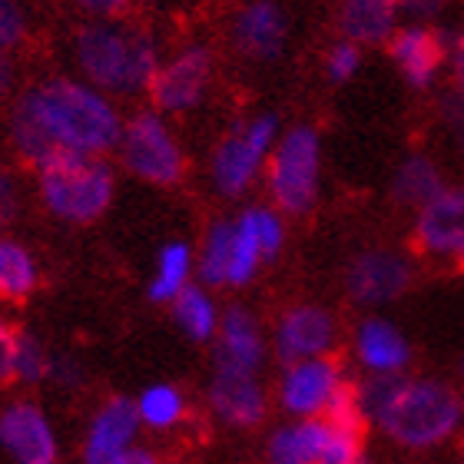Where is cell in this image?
<instances>
[{
  "label": "cell",
  "mask_w": 464,
  "mask_h": 464,
  "mask_svg": "<svg viewBox=\"0 0 464 464\" xmlns=\"http://www.w3.org/2000/svg\"><path fill=\"white\" fill-rule=\"evenodd\" d=\"M345 382V372L332 355L292 362L279 375V408L292 418H322Z\"/></svg>",
  "instance_id": "9c48e42d"
},
{
  "label": "cell",
  "mask_w": 464,
  "mask_h": 464,
  "mask_svg": "<svg viewBox=\"0 0 464 464\" xmlns=\"http://www.w3.org/2000/svg\"><path fill=\"white\" fill-rule=\"evenodd\" d=\"M322 140L315 126H292L279 136L266 163V189L272 206L285 216H305L319 203Z\"/></svg>",
  "instance_id": "5b68a950"
},
{
  "label": "cell",
  "mask_w": 464,
  "mask_h": 464,
  "mask_svg": "<svg viewBox=\"0 0 464 464\" xmlns=\"http://www.w3.org/2000/svg\"><path fill=\"white\" fill-rule=\"evenodd\" d=\"M216 57L206 44H189L163 60L150 87V100L160 113H189L203 103L206 90L213 83Z\"/></svg>",
  "instance_id": "ba28073f"
},
{
  "label": "cell",
  "mask_w": 464,
  "mask_h": 464,
  "mask_svg": "<svg viewBox=\"0 0 464 464\" xmlns=\"http://www.w3.org/2000/svg\"><path fill=\"white\" fill-rule=\"evenodd\" d=\"M140 428L143 425L136 415V401L120 395L103 401L83 438V464H116V458L136 445Z\"/></svg>",
  "instance_id": "ac0fdd59"
},
{
  "label": "cell",
  "mask_w": 464,
  "mask_h": 464,
  "mask_svg": "<svg viewBox=\"0 0 464 464\" xmlns=\"http://www.w3.org/2000/svg\"><path fill=\"white\" fill-rule=\"evenodd\" d=\"M332 438V425L325 418H299L292 425H282L269 438L272 464H319L325 445Z\"/></svg>",
  "instance_id": "44dd1931"
},
{
  "label": "cell",
  "mask_w": 464,
  "mask_h": 464,
  "mask_svg": "<svg viewBox=\"0 0 464 464\" xmlns=\"http://www.w3.org/2000/svg\"><path fill=\"white\" fill-rule=\"evenodd\" d=\"M206 398H209V411L229 428H256L269 415V392L259 382V375L213 368Z\"/></svg>",
  "instance_id": "5bb4252c"
},
{
  "label": "cell",
  "mask_w": 464,
  "mask_h": 464,
  "mask_svg": "<svg viewBox=\"0 0 464 464\" xmlns=\"http://www.w3.org/2000/svg\"><path fill=\"white\" fill-rule=\"evenodd\" d=\"M358 67H362V47L355 40L342 37L339 44H332L329 57H325V73L332 83H348L358 73Z\"/></svg>",
  "instance_id": "4dcf8cb0"
},
{
  "label": "cell",
  "mask_w": 464,
  "mask_h": 464,
  "mask_svg": "<svg viewBox=\"0 0 464 464\" xmlns=\"http://www.w3.org/2000/svg\"><path fill=\"white\" fill-rule=\"evenodd\" d=\"M388 53L395 60L398 73L415 90L431 87L448 63V37L425 24H408L398 27L388 40Z\"/></svg>",
  "instance_id": "2e32d148"
},
{
  "label": "cell",
  "mask_w": 464,
  "mask_h": 464,
  "mask_svg": "<svg viewBox=\"0 0 464 464\" xmlns=\"http://www.w3.org/2000/svg\"><path fill=\"white\" fill-rule=\"evenodd\" d=\"M401 0H339V30L358 47L385 44L398 30Z\"/></svg>",
  "instance_id": "d6986e66"
},
{
  "label": "cell",
  "mask_w": 464,
  "mask_h": 464,
  "mask_svg": "<svg viewBox=\"0 0 464 464\" xmlns=\"http://www.w3.org/2000/svg\"><path fill=\"white\" fill-rule=\"evenodd\" d=\"M40 206L67 226H90L103 219L116 196V169L107 156L60 150L37 166Z\"/></svg>",
  "instance_id": "277c9868"
},
{
  "label": "cell",
  "mask_w": 464,
  "mask_h": 464,
  "mask_svg": "<svg viewBox=\"0 0 464 464\" xmlns=\"http://www.w3.org/2000/svg\"><path fill=\"white\" fill-rule=\"evenodd\" d=\"M232 47L249 60H276L289 40V17L276 0H249L232 20Z\"/></svg>",
  "instance_id": "9a60e30c"
},
{
  "label": "cell",
  "mask_w": 464,
  "mask_h": 464,
  "mask_svg": "<svg viewBox=\"0 0 464 464\" xmlns=\"http://www.w3.org/2000/svg\"><path fill=\"white\" fill-rule=\"evenodd\" d=\"M120 166L150 186H176L186 176V153L160 110H140L123 123V136L116 143Z\"/></svg>",
  "instance_id": "52a82bcc"
},
{
  "label": "cell",
  "mask_w": 464,
  "mask_h": 464,
  "mask_svg": "<svg viewBox=\"0 0 464 464\" xmlns=\"http://www.w3.org/2000/svg\"><path fill=\"white\" fill-rule=\"evenodd\" d=\"M123 116L100 87L73 77H50L10 110V143L24 163L37 169L60 150L107 156L123 136Z\"/></svg>",
  "instance_id": "6da1fadb"
},
{
  "label": "cell",
  "mask_w": 464,
  "mask_h": 464,
  "mask_svg": "<svg viewBox=\"0 0 464 464\" xmlns=\"http://www.w3.org/2000/svg\"><path fill=\"white\" fill-rule=\"evenodd\" d=\"M196 279V252L189 242H166L156 256V269L150 276V299L173 302Z\"/></svg>",
  "instance_id": "cb8c5ba5"
},
{
  "label": "cell",
  "mask_w": 464,
  "mask_h": 464,
  "mask_svg": "<svg viewBox=\"0 0 464 464\" xmlns=\"http://www.w3.org/2000/svg\"><path fill=\"white\" fill-rule=\"evenodd\" d=\"M50 362H53V355L47 352V345H44L30 329H20L17 352H14V382H24V385L47 382Z\"/></svg>",
  "instance_id": "f1b7e54d"
},
{
  "label": "cell",
  "mask_w": 464,
  "mask_h": 464,
  "mask_svg": "<svg viewBox=\"0 0 464 464\" xmlns=\"http://www.w3.org/2000/svg\"><path fill=\"white\" fill-rule=\"evenodd\" d=\"M448 67H451V77H455L458 90H464V34L448 40Z\"/></svg>",
  "instance_id": "f35d334b"
},
{
  "label": "cell",
  "mask_w": 464,
  "mask_h": 464,
  "mask_svg": "<svg viewBox=\"0 0 464 464\" xmlns=\"http://www.w3.org/2000/svg\"><path fill=\"white\" fill-rule=\"evenodd\" d=\"M266 358H269V339L262 332V322L246 305L226 309L213 339V368L259 375L266 368Z\"/></svg>",
  "instance_id": "7c38bea8"
},
{
  "label": "cell",
  "mask_w": 464,
  "mask_h": 464,
  "mask_svg": "<svg viewBox=\"0 0 464 464\" xmlns=\"http://www.w3.org/2000/svg\"><path fill=\"white\" fill-rule=\"evenodd\" d=\"M445 4H448V0H401V14H405V17H411L415 24H421V20L435 17Z\"/></svg>",
  "instance_id": "74e56055"
},
{
  "label": "cell",
  "mask_w": 464,
  "mask_h": 464,
  "mask_svg": "<svg viewBox=\"0 0 464 464\" xmlns=\"http://www.w3.org/2000/svg\"><path fill=\"white\" fill-rule=\"evenodd\" d=\"M20 206H24V196H20L17 176L0 166V232H4L10 223H14V219H17Z\"/></svg>",
  "instance_id": "d6a6232c"
},
{
  "label": "cell",
  "mask_w": 464,
  "mask_h": 464,
  "mask_svg": "<svg viewBox=\"0 0 464 464\" xmlns=\"http://www.w3.org/2000/svg\"><path fill=\"white\" fill-rule=\"evenodd\" d=\"M136 415H140V425L150 428V431H173L186 421L189 415V405H186L183 388L166 385V382H156V385H146L136 398Z\"/></svg>",
  "instance_id": "484cf974"
},
{
  "label": "cell",
  "mask_w": 464,
  "mask_h": 464,
  "mask_svg": "<svg viewBox=\"0 0 464 464\" xmlns=\"http://www.w3.org/2000/svg\"><path fill=\"white\" fill-rule=\"evenodd\" d=\"M232 239H236V219H216L203 236V246L196 252V282L209 289L229 285Z\"/></svg>",
  "instance_id": "d4e9b609"
},
{
  "label": "cell",
  "mask_w": 464,
  "mask_h": 464,
  "mask_svg": "<svg viewBox=\"0 0 464 464\" xmlns=\"http://www.w3.org/2000/svg\"><path fill=\"white\" fill-rule=\"evenodd\" d=\"M458 262H461V266H464V252H461V259H458Z\"/></svg>",
  "instance_id": "7bdbcfd3"
},
{
  "label": "cell",
  "mask_w": 464,
  "mask_h": 464,
  "mask_svg": "<svg viewBox=\"0 0 464 464\" xmlns=\"http://www.w3.org/2000/svg\"><path fill=\"white\" fill-rule=\"evenodd\" d=\"M362 438H365L362 431H345V428L332 425V438L329 445H325V455L319 458V464H368L365 451H362Z\"/></svg>",
  "instance_id": "f546056e"
},
{
  "label": "cell",
  "mask_w": 464,
  "mask_h": 464,
  "mask_svg": "<svg viewBox=\"0 0 464 464\" xmlns=\"http://www.w3.org/2000/svg\"><path fill=\"white\" fill-rule=\"evenodd\" d=\"M335 335H339V325L332 319V312L312 305V302H302V305H292L279 315L276 332H272V352L282 365H292L302 358L329 355L335 348Z\"/></svg>",
  "instance_id": "30bf717a"
},
{
  "label": "cell",
  "mask_w": 464,
  "mask_h": 464,
  "mask_svg": "<svg viewBox=\"0 0 464 464\" xmlns=\"http://www.w3.org/2000/svg\"><path fill=\"white\" fill-rule=\"evenodd\" d=\"M20 329L0 305V382H14V352H17Z\"/></svg>",
  "instance_id": "e575fe53"
},
{
  "label": "cell",
  "mask_w": 464,
  "mask_h": 464,
  "mask_svg": "<svg viewBox=\"0 0 464 464\" xmlns=\"http://www.w3.org/2000/svg\"><path fill=\"white\" fill-rule=\"evenodd\" d=\"M441 123L464 150V90H451L448 97H441Z\"/></svg>",
  "instance_id": "d590c367"
},
{
  "label": "cell",
  "mask_w": 464,
  "mask_h": 464,
  "mask_svg": "<svg viewBox=\"0 0 464 464\" xmlns=\"http://www.w3.org/2000/svg\"><path fill=\"white\" fill-rule=\"evenodd\" d=\"M279 136V116L272 113L249 116V120L232 126L213 150V163H209L216 193L226 199H239L249 193L259 173H266L269 153L276 150Z\"/></svg>",
  "instance_id": "8992f818"
},
{
  "label": "cell",
  "mask_w": 464,
  "mask_h": 464,
  "mask_svg": "<svg viewBox=\"0 0 464 464\" xmlns=\"http://www.w3.org/2000/svg\"><path fill=\"white\" fill-rule=\"evenodd\" d=\"M355 355L372 375H401L411 358L405 335L382 319H368L355 332Z\"/></svg>",
  "instance_id": "ffe728a7"
},
{
  "label": "cell",
  "mask_w": 464,
  "mask_h": 464,
  "mask_svg": "<svg viewBox=\"0 0 464 464\" xmlns=\"http://www.w3.org/2000/svg\"><path fill=\"white\" fill-rule=\"evenodd\" d=\"M77 67L87 83L110 97H136L150 93L163 57L153 34L143 27H126L116 20H90L73 44Z\"/></svg>",
  "instance_id": "3957f363"
},
{
  "label": "cell",
  "mask_w": 464,
  "mask_h": 464,
  "mask_svg": "<svg viewBox=\"0 0 464 464\" xmlns=\"http://www.w3.org/2000/svg\"><path fill=\"white\" fill-rule=\"evenodd\" d=\"M77 7L87 10L90 17L97 20H113L130 7V0H77Z\"/></svg>",
  "instance_id": "8d00e7d4"
},
{
  "label": "cell",
  "mask_w": 464,
  "mask_h": 464,
  "mask_svg": "<svg viewBox=\"0 0 464 464\" xmlns=\"http://www.w3.org/2000/svg\"><path fill=\"white\" fill-rule=\"evenodd\" d=\"M47 382H53V385L63 388V392H73V388H80L83 382H87V372H83V365H80V358H73V355H53Z\"/></svg>",
  "instance_id": "836d02e7"
},
{
  "label": "cell",
  "mask_w": 464,
  "mask_h": 464,
  "mask_svg": "<svg viewBox=\"0 0 464 464\" xmlns=\"http://www.w3.org/2000/svg\"><path fill=\"white\" fill-rule=\"evenodd\" d=\"M411 285V262L401 252L368 249L345 269V289L358 305H385Z\"/></svg>",
  "instance_id": "8fae6325"
},
{
  "label": "cell",
  "mask_w": 464,
  "mask_h": 464,
  "mask_svg": "<svg viewBox=\"0 0 464 464\" xmlns=\"http://www.w3.org/2000/svg\"><path fill=\"white\" fill-rule=\"evenodd\" d=\"M415 246L425 256H451L464 252V189H441L418 209Z\"/></svg>",
  "instance_id": "e0dca14e"
},
{
  "label": "cell",
  "mask_w": 464,
  "mask_h": 464,
  "mask_svg": "<svg viewBox=\"0 0 464 464\" xmlns=\"http://www.w3.org/2000/svg\"><path fill=\"white\" fill-rule=\"evenodd\" d=\"M27 40V14L17 0H0V50H17Z\"/></svg>",
  "instance_id": "1f68e13d"
},
{
  "label": "cell",
  "mask_w": 464,
  "mask_h": 464,
  "mask_svg": "<svg viewBox=\"0 0 464 464\" xmlns=\"http://www.w3.org/2000/svg\"><path fill=\"white\" fill-rule=\"evenodd\" d=\"M0 448L14 461H53L57 431L37 401H10L0 408Z\"/></svg>",
  "instance_id": "4fadbf2b"
},
{
  "label": "cell",
  "mask_w": 464,
  "mask_h": 464,
  "mask_svg": "<svg viewBox=\"0 0 464 464\" xmlns=\"http://www.w3.org/2000/svg\"><path fill=\"white\" fill-rule=\"evenodd\" d=\"M40 289L37 256L14 236L0 232V302H27Z\"/></svg>",
  "instance_id": "603a6c76"
},
{
  "label": "cell",
  "mask_w": 464,
  "mask_h": 464,
  "mask_svg": "<svg viewBox=\"0 0 464 464\" xmlns=\"http://www.w3.org/2000/svg\"><path fill=\"white\" fill-rule=\"evenodd\" d=\"M14 80H17V70H14V60H10L7 50H0V100L14 90Z\"/></svg>",
  "instance_id": "ab89813d"
},
{
  "label": "cell",
  "mask_w": 464,
  "mask_h": 464,
  "mask_svg": "<svg viewBox=\"0 0 464 464\" xmlns=\"http://www.w3.org/2000/svg\"><path fill=\"white\" fill-rule=\"evenodd\" d=\"M266 262V252H262L259 229H256V216H252V206L242 209L236 216V239H232V266H229V285L242 289L256 279V272L262 269Z\"/></svg>",
  "instance_id": "83f0119b"
},
{
  "label": "cell",
  "mask_w": 464,
  "mask_h": 464,
  "mask_svg": "<svg viewBox=\"0 0 464 464\" xmlns=\"http://www.w3.org/2000/svg\"><path fill=\"white\" fill-rule=\"evenodd\" d=\"M445 189L441 183V173H438V166L428 160V156H408L405 163L398 166L395 173V183H392V193L401 206H421L428 199H435L438 193Z\"/></svg>",
  "instance_id": "4316f807"
},
{
  "label": "cell",
  "mask_w": 464,
  "mask_h": 464,
  "mask_svg": "<svg viewBox=\"0 0 464 464\" xmlns=\"http://www.w3.org/2000/svg\"><path fill=\"white\" fill-rule=\"evenodd\" d=\"M358 401L372 425L405 448L441 445L461 421L455 392L428 378L372 375L358 385Z\"/></svg>",
  "instance_id": "7a4b0ae2"
},
{
  "label": "cell",
  "mask_w": 464,
  "mask_h": 464,
  "mask_svg": "<svg viewBox=\"0 0 464 464\" xmlns=\"http://www.w3.org/2000/svg\"><path fill=\"white\" fill-rule=\"evenodd\" d=\"M116 464H163V461H160V455H153L150 448L133 445L130 451H126V455L116 458Z\"/></svg>",
  "instance_id": "60d3db41"
},
{
  "label": "cell",
  "mask_w": 464,
  "mask_h": 464,
  "mask_svg": "<svg viewBox=\"0 0 464 464\" xmlns=\"http://www.w3.org/2000/svg\"><path fill=\"white\" fill-rule=\"evenodd\" d=\"M173 322L176 329L183 332L189 342H213L216 332H219V322H223V312L216 305L213 289L203 285V282H189L173 302Z\"/></svg>",
  "instance_id": "7402d4cb"
},
{
  "label": "cell",
  "mask_w": 464,
  "mask_h": 464,
  "mask_svg": "<svg viewBox=\"0 0 464 464\" xmlns=\"http://www.w3.org/2000/svg\"><path fill=\"white\" fill-rule=\"evenodd\" d=\"M30 464H57V461H30Z\"/></svg>",
  "instance_id": "b9f144b4"
}]
</instances>
